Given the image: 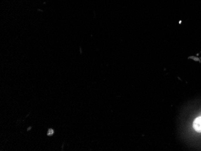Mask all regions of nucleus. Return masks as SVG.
Listing matches in <instances>:
<instances>
[{"label": "nucleus", "mask_w": 201, "mask_h": 151, "mask_svg": "<svg viewBox=\"0 0 201 151\" xmlns=\"http://www.w3.org/2000/svg\"><path fill=\"white\" fill-rule=\"evenodd\" d=\"M193 126L195 131L201 133V117H199L194 121Z\"/></svg>", "instance_id": "f257e3e1"}, {"label": "nucleus", "mask_w": 201, "mask_h": 151, "mask_svg": "<svg viewBox=\"0 0 201 151\" xmlns=\"http://www.w3.org/2000/svg\"><path fill=\"white\" fill-rule=\"evenodd\" d=\"M54 131L52 129H49L48 131V133H47V135L48 136H51L54 134Z\"/></svg>", "instance_id": "f03ea898"}]
</instances>
